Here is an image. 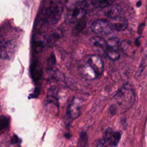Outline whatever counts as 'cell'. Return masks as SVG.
I'll list each match as a JSON object with an SVG mask.
<instances>
[{
    "label": "cell",
    "instance_id": "6",
    "mask_svg": "<svg viewBox=\"0 0 147 147\" xmlns=\"http://www.w3.org/2000/svg\"><path fill=\"white\" fill-rule=\"evenodd\" d=\"M16 48V42L13 40L6 41L0 45V57L8 59L13 55Z\"/></svg>",
    "mask_w": 147,
    "mask_h": 147
},
{
    "label": "cell",
    "instance_id": "12",
    "mask_svg": "<svg viewBox=\"0 0 147 147\" xmlns=\"http://www.w3.org/2000/svg\"><path fill=\"white\" fill-rule=\"evenodd\" d=\"M33 42L35 51L40 52L44 48L45 45L48 42V41L47 37H45L41 35H38L34 37Z\"/></svg>",
    "mask_w": 147,
    "mask_h": 147
},
{
    "label": "cell",
    "instance_id": "9",
    "mask_svg": "<svg viewBox=\"0 0 147 147\" xmlns=\"http://www.w3.org/2000/svg\"><path fill=\"white\" fill-rule=\"evenodd\" d=\"M90 41L94 47L98 49H103L105 51L107 47V41H106V40L102 37L98 36H93L90 38Z\"/></svg>",
    "mask_w": 147,
    "mask_h": 147
},
{
    "label": "cell",
    "instance_id": "23",
    "mask_svg": "<svg viewBox=\"0 0 147 147\" xmlns=\"http://www.w3.org/2000/svg\"><path fill=\"white\" fill-rule=\"evenodd\" d=\"M79 1H80L79 0H65V2H66V3L71 7H72L74 5H75L76 3H78Z\"/></svg>",
    "mask_w": 147,
    "mask_h": 147
},
{
    "label": "cell",
    "instance_id": "8",
    "mask_svg": "<svg viewBox=\"0 0 147 147\" xmlns=\"http://www.w3.org/2000/svg\"><path fill=\"white\" fill-rule=\"evenodd\" d=\"M105 15L108 18L114 20L121 16L122 8L118 5H111L106 7Z\"/></svg>",
    "mask_w": 147,
    "mask_h": 147
},
{
    "label": "cell",
    "instance_id": "21",
    "mask_svg": "<svg viewBox=\"0 0 147 147\" xmlns=\"http://www.w3.org/2000/svg\"><path fill=\"white\" fill-rule=\"evenodd\" d=\"M146 66H147V56H145L142 59V61L138 68V69L137 71L138 75H140L144 71V69Z\"/></svg>",
    "mask_w": 147,
    "mask_h": 147
},
{
    "label": "cell",
    "instance_id": "3",
    "mask_svg": "<svg viewBox=\"0 0 147 147\" xmlns=\"http://www.w3.org/2000/svg\"><path fill=\"white\" fill-rule=\"evenodd\" d=\"M87 65L84 69L90 75L97 78L100 76L103 71V63L98 55L91 56L87 62Z\"/></svg>",
    "mask_w": 147,
    "mask_h": 147
},
{
    "label": "cell",
    "instance_id": "13",
    "mask_svg": "<svg viewBox=\"0 0 147 147\" xmlns=\"http://www.w3.org/2000/svg\"><path fill=\"white\" fill-rule=\"evenodd\" d=\"M68 114L69 117L73 119H75L79 116L80 114V106L77 100H74L72 102L68 108Z\"/></svg>",
    "mask_w": 147,
    "mask_h": 147
},
{
    "label": "cell",
    "instance_id": "25",
    "mask_svg": "<svg viewBox=\"0 0 147 147\" xmlns=\"http://www.w3.org/2000/svg\"><path fill=\"white\" fill-rule=\"evenodd\" d=\"M18 140V137L16 136H14L13 137V138H11V142L13 144H15V143H17V141Z\"/></svg>",
    "mask_w": 147,
    "mask_h": 147
},
{
    "label": "cell",
    "instance_id": "2",
    "mask_svg": "<svg viewBox=\"0 0 147 147\" xmlns=\"http://www.w3.org/2000/svg\"><path fill=\"white\" fill-rule=\"evenodd\" d=\"M113 103L110 106L111 114L118 112L123 113L130 109L135 100V94L133 90L128 85H125L120 88L113 98Z\"/></svg>",
    "mask_w": 147,
    "mask_h": 147
},
{
    "label": "cell",
    "instance_id": "27",
    "mask_svg": "<svg viewBox=\"0 0 147 147\" xmlns=\"http://www.w3.org/2000/svg\"><path fill=\"white\" fill-rule=\"evenodd\" d=\"M51 61H52V63H53V64H55V62H56V59H55V55L52 53V55H51Z\"/></svg>",
    "mask_w": 147,
    "mask_h": 147
},
{
    "label": "cell",
    "instance_id": "4",
    "mask_svg": "<svg viewBox=\"0 0 147 147\" xmlns=\"http://www.w3.org/2000/svg\"><path fill=\"white\" fill-rule=\"evenodd\" d=\"M91 29L94 33L99 35H108L114 29L113 24L104 19L95 21L92 24Z\"/></svg>",
    "mask_w": 147,
    "mask_h": 147
},
{
    "label": "cell",
    "instance_id": "26",
    "mask_svg": "<svg viewBox=\"0 0 147 147\" xmlns=\"http://www.w3.org/2000/svg\"><path fill=\"white\" fill-rule=\"evenodd\" d=\"M38 94H39V92H38V91L37 89H35V90H34V92L32 94V98L36 97V96L38 95Z\"/></svg>",
    "mask_w": 147,
    "mask_h": 147
},
{
    "label": "cell",
    "instance_id": "24",
    "mask_svg": "<svg viewBox=\"0 0 147 147\" xmlns=\"http://www.w3.org/2000/svg\"><path fill=\"white\" fill-rule=\"evenodd\" d=\"M144 23H142L141 24L139 25L138 26V29H137V32L139 34H141L142 32V30H143V29L144 28Z\"/></svg>",
    "mask_w": 147,
    "mask_h": 147
},
{
    "label": "cell",
    "instance_id": "29",
    "mask_svg": "<svg viewBox=\"0 0 147 147\" xmlns=\"http://www.w3.org/2000/svg\"><path fill=\"white\" fill-rule=\"evenodd\" d=\"M1 44H1V38H0V45H1Z\"/></svg>",
    "mask_w": 147,
    "mask_h": 147
},
{
    "label": "cell",
    "instance_id": "20",
    "mask_svg": "<svg viewBox=\"0 0 147 147\" xmlns=\"http://www.w3.org/2000/svg\"><path fill=\"white\" fill-rule=\"evenodd\" d=\"M94 147H111L103 138L99 139L95 142Z\"/></svg>",
    "mask_w": 147,
    "mask_h": 147
},
{
    "label": "cell",
    "instance_id": "11",
    "mask_svg": "<svg viewBox=\"0 0 147 147\" xmlns=\"http://www.w3.org/2000/svg\"><path fill=\"white\" fill-rule=\"evenodd\" d=\"M113 26L114 28L117 31H123L125 30L127 26V21L126 19L121 16L114 20Z\"/></svg>",
    "mask_w": 147,
    "mask_h": 147
},
{
    "label": "cell",
    "instance_id": "1",
    "mask_svg": "<svg viewBox=\"0 0 147 147\" xmlns=\"http://www.w3.org/2000/svg\"><path fill=\"white\" fill-rule=\"evenodd\" d=\"M63 8L61 0H44L39 14V22L44 26L56 24L61 18Z\"/></svg>",
    "mask_w": 147,
    "mask_h": 147
},
{
    "label": "cell",
    "instance_id": "15",
    "mask_svg": "<svg viewBox=\"0 0 147 147\" xmlns=\"http://www.w3.org/2000/svg\"><path fill=\"white\" fill-rule=\"evenodd\" d=\"M114 0H92L91 4L93 6L99 8H106L114 3Z\"/></svg>",
    "mask_w": 147,
    "mask_h": 147
},
{
    "label": "cell",
    "instance_id": "16",
    "mask_svg": "<svg viewBox=\"0 0 147 147\" xmlns=\"http://www.w3.org/2000/svg\"><path fill=\"white\" fill-rule=\"evenodd\" d=\"M105 53L107 56L113 61H116L119 59L120 55L117 49L106 47L105 49Z\"/></svg>",
    "mask_w": 147,
    "mask_h": 147
},
{
    "label": "cell",
    "instance_id": "10",
    "mask_svg": "<svg viewBox=\"0 0 147 147\" xmlns=\"http://www.w3.org/2000/svg\"><path fill=\"white\" fill-rule=\"evenodd\" d=\"M31 75L34 81L36 82L38 80L42 74L41 67L38 61H34L31 67Z\"/></svg>",
    "mask_w": 147,
    "mask_h": 147
},
{
    "label": "cell",
    "instance_id": "14",
    "mask_svg": "<svg viewBox=\"0 0 147 147\" xmlns=\"http://www.w3.org/2000/svg\"><path fill=\"white\" fill-rule=\"evenodd\" d=\"M119 47L122 51L127 55H131L134 54L135 49L133 44L128 40L122 41L120 44Z\"/></svg>",
    "mask_w": 147,
    "mask_h": 147
},
{
    "label": "cell",
    "instance_id": "19",
    "mask_svg": "<svg viewBox=\"0 0 147 147\" xmlns=\"http://www.w3.org/2000/svg\"><path fill=\"white\" fill-rule=\"evenodd\" d=\"M9 118L6 116H0V131L6 128L9 125Z\"/></svg>",
    "mask_w": 147,
    "mask_h": 147
},
{
    "label": "cell",
    "instance_id": "28",
    "mask_svg": "<svg viewBox=\"0 0 147 147\" xmlns=\"http://www.w3.org/2000/svg\"><path fill=\"white\" fill-rule=\"evenodd\" d=\"M141 4H142L141 1H138L136 3V6L138 7H140V6H141Z\"/></svg>",
    "mask_w": 147,
    "mask_h": 147
},
{
    "label": "cell",
    "instance_id": "17",
    "mask_svg": "<svg viewBox=\"0 0 147 147\" xmlns=\"http://www.w3.org/2000/svg\"><path fill=\"white\" fill-rule=\"evenodd\" d=\"M119 40L117 37H112L107 41V47L118 49L119 47Z\"/></svg>",
    "mask_w": 147,
    "mask_h": 147
},
{
    "label": "cell",
    "instance_id": "22",
    "mask_svg": "<svg viewBox=\"0 0 147 147\" xmlns=\"http://www.w3.org/2000/svg\"><path fill=\"white\" fill-rule=\"evenodd\" d=\"M85 26H86V21L84 20V18H83V19L76 22V29L78 31H81L84 29Z\"/></svg>",
    "mask_w": 147,
    "mask_h": 147
},
{
    "label": "cell",
    "instance_id": "5",
    "mask_svg": "<svg viewBox=\"0 0 147 147\" xmlns=\"http://www.w3.org/2000/svg\"><path fill=\"white\" fill-rule=\"evenodd\" d=\"M71 7L72 9L69 18L72 22H76L84 18L87 7V3L86 1H79Z\"/></svg>",
    "mask_w": 147,
    "mask_h": 147
},
{
    "label": "cell",
    "instance_id": "18",
    "mask_svg": "<svg viewBox=\"0 0 147 147\" xmlns=\"http://www.w3.org/2000/svg\"><path fill=\"white\" fill-rule=\"evenodd\" d=\"M79 145L80 147H87L88 146V136L84 131H82L80 134Z\"/></svg>",
    "mask_w": 147,
    "mask_h": 147
},
{
    "label": "cell",
    "instance_id": "7",
    "mask_svg": "<svg viewBox=\"0 0 147 147\" xmlns=\"http://www.w3.org/2000/svg\"><path fill=\"white\" fill-rule=\"evenodd\" d=\"M103 138L111 146H117L121 139V134L119 132L113 131L111 128H107L104 133Z\"/></svg>",
    "mask_w": 147,
    "mask_h": 147
}]
</instances>
